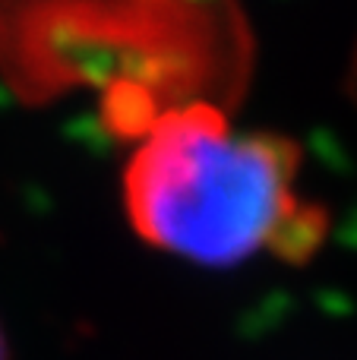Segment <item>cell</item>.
Masks as SVG:
<instances>
[{
  "label": "cell",
  "mask_w": 357,
  "mask_h": 360,
  "mask_svg": "<svg viewBox=\"0 0 357 360\" xmlns=\"http://www.w3.org/2000/svg\"><path fill=\"white\" fill-rule=\"evenodd\" d=\"M297 146L234 130L221 111L190 105L149 127L124 168V209L145 243L196 266H240L259 253L304 262L326 215L301 196Z\"/></svg>",
  "instance_id": "cell-1"
},
{
  "label": "cell",
  "mask_w": 357,
  "mask_h": 360,
  "mask_svg": "<svg viewBox=\"0 0 357 360\" xmlns=\"http://www.w3.org/2000/svg\"><path fill=\"white\" fill-rule=\"evenodd\" d=\"M0 360H10V345H6L4 329H0Z\"/></svg>",
  "instance_id": "cell-2"
}]
</instances>
